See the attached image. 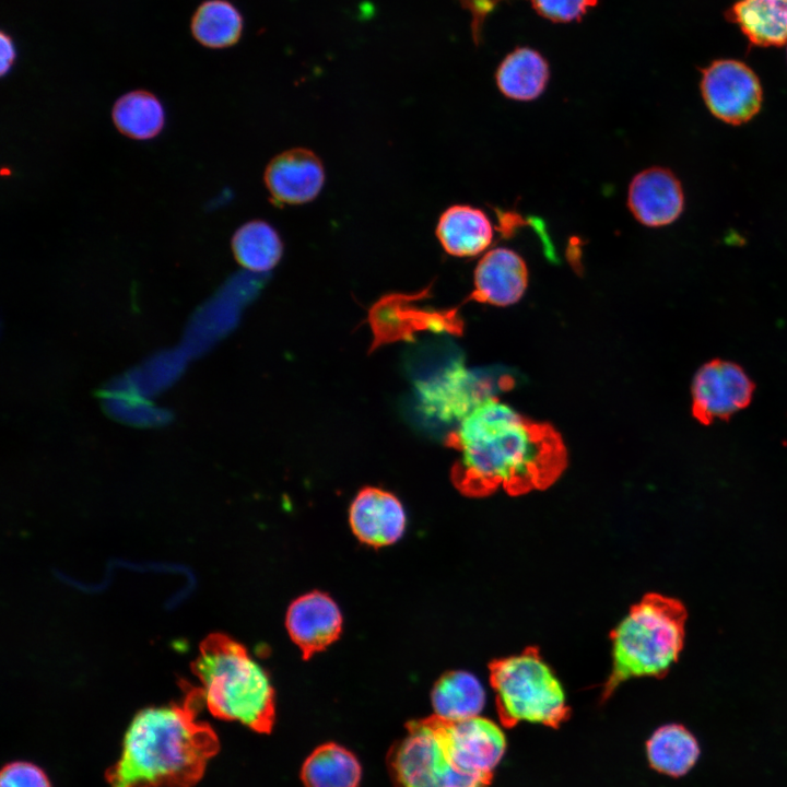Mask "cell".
<instances>
[{"mask_svg": "<svg viewBox=\"0 0 787 787\" xmlns=\"http://www.w3.org/2000/svg\"><path fill=\"white\" fill-rule=\"evenodd\" d=\"M446 443L459 453L453 483L470 497L547 489L567 462L563 441L551 425L527 419L496 397L468 413Z\"/></svg>", "mask_w": 787, "mask_h": 787, "instance_id": "6da1fadb", "label": "cell"}, {"mask_svg": "<svg viewBox=\"0 0 787 787\" xmlns=\"http://www.w3.org/2000/svg\"><path fill=\"white\" fill-rule=\"evenodd\" d=\"M186 691L180 703L134 716L119 760L105 774L109 787H192L201 779L220 743L211 726L197 720L200 689Z\"/></svg>", "mask_w": 787, "mask_h": 787, "instance_id": "7a4b0ae2", "label": "cell"}, {"mask_svg": "<svg viewBox=\"0 0 787 787\" xmlns=\"http://www.w3.org/2000/svg\"><path fill=\"white\" fill-rule=\"evenodd\" d=\"M203 703L216 718L237 720L270 733L275 720L274 690L247 649L222 633L207 636L191 665Z\"/></svg>", "mask_w": 787, "mask_h": 787, "instance_id": "3957f363", "label": "cell"}, {"mask_svg": "<svg viewBox=\"0 0 787 787\" xmlns=\"http://www.w3.org/2000/svg\"><path fill=\"white\" fill-rule=\"evenodd\" d=\"M688 611L672 597L646 594L611 632L612 670L602 700L629 679L665 677L683 649Z\"/></svg>", "mask_w": 787, "mask_h": 787, "instance_id": "277c9868", "label": "cell"}, {"mask_svg": "<svg viewBox=\"0 0 787 787\" xmlns=\"http://www.w3.org/2000/svg\"><path fill=\"white\" fill-rule=\"evenodd\" d=\"M489 670L497 714L505 727L529 721L557 728L568 719L562 685L537 647L493 660Z\"/></svg>", "mask_w": 787, "mask_h": 787, "instance_id": "5b68a950", "label": "cell"}, {"mask_svg": "<svg viewBox=\"0 0 787 787\" xmlns=\"http://www.w3.org/2000/svg\"><path fill=\"white\" fill-rule=\"evenodd\" d=\"M407 735L387 754L393 787H488L492 777L466 770L447 735L446 719L434 715L411 720Z\"/></svg>", "mask_w": 787, "mask_h": 787, "instance_id": "8992f818", "label": "cell"}, {"mask_svg": "<svg viewBox=\"0 0 787 787\" xmlns=\"http://www.w3.org/2000/svg\"><path fill=\"white\" fill-rule=\"evenodd\" d=\"M513 384L508 375L469 369L461 361H450L419 379L415 388L420 409L426 416L443 423H459L482 401Z\"/></svg>", "mask_w": 787, "mask_h": 787, "instance_id": "52a82bcc", "label": "cell"}, {"mask_svg": "<svg viewBox=\"0 0 787 787\" xmlns=\"http://www.w3.org/2000/svg\"><path fill=\"white\" fill-rule=\"evenodd\" d=\"M700 90L709 113L731 126L751 121L762 108L759 77L737 59H717L701 69Z\"/></svg>", "mask_w": 787, "mask_h": 787, "instance_id": "ba28073f", "label": "cell"}, {"mask_svg": "<svg viewBox=\"0 0 787 787\" xmlns=\"http://www.w3.org/2000/svg\"><path fill=\"white\" fill-rule=\"evenodd\" d=\"M754 388L739 364L720 359L706 362L692 380V415L704 425L728 420L750 404Z\"/></svg>", "mask_w": 787, "mask_h": 787, "instance_id": "9c48e42d", "label": "cell"}, {"mask_svg": "<svg viewBox=\"0 0 787 787\" xmlns=\"http://www.w3.org/2000/svg\"><path fill=\"white\" fill-rule=\"evenodd\" d=\"M427 290L418 294H390L379 299L369 312V321L375 334L374 346L380 343L408 338L415 330L434 332L460 330V320L455 309L428 310L418 308L413 303L426 296Z\"/></svg>", "mask_w": 787, "mask_h": 787, "instance_id": "30bf717a", "label": "cell"}, {"mask_svg": "<svg viewBox=\"0 0 787 787\" xmlns=\"http://www.w3.org/2000/svg\"><path fill=\"white\" fill-rule=\"evenodd\" d=\"M626 204L633 218L647 227H663L684 210L681 181L666 167L653 166L637 173L627 189Z\"/></svg>", "mask_w": 787, "mask_h": 787, "instance_id": "8fae6325", "label": "cell"}, {"mask_svg": "<svg viewBox=\"0 0 787 787\" xmlns=\"http://www.w3.org/2000/svg\"><path fill=\"white\" fill-rule=\"evenodd\" d=\"M263 180L274 204L295 205L318 196L325 183V171L314 152L292 149L270 161Z\"/></svg>", "mask_w": 787, "mask_h": 787, "instance_id": "7c38bea8", "label": "cell"}, {"mask_svg": "<svg viewBox=\"0 0 787 787\" xmlns=\"http://www.w3.org/2000/svg\"><path fill=\"white\" fill-rule=\"evenodd\" d=\"M285 624L303 658L309 659L338 639L342 630V615L328 595L312 591L291 603Z\"/></svg>", "mask_w": 787, "mask_h": 787, "instance_id": "4fadbf2b", "label": "cell"}, {"mask_svg": "<svg viewBox=\"0 0 787 787\" xmlns=\"http://www.w3.org/2000/svg\"><path fill=\"white\" fill-rule=\"evenodd\" d=\"M528 281L525 259L510 248L496 247L484 252L475 266L471 298L492 306H510L524 296Z\"/></svg>", "mask_w": 787, "mask_h": 787, "instance_id": "5bb4252c", "label": "cell"}, {"mask_svg": "<svg viewBox=\"0 0 787 787\" xmlns=\"http://www.w3.org/2000/svg\"><path fill=\"white\" fill-rule=\"evenodd\" d=\"M349 519L356 538L375 548L395 543L406 528L400 501L392 493L373 486L357 493L350 506Z\"/></svg>", "mask_w": 787, "mask_h": 787, "instance_id": "9a60e30c", "label": "cell"}, {"mask_svg": "<svg viewBox=\"0 0 787 787\" xmlns=\"http://www.w3.org/2000/svg\"><path fill=\"white\" fill-rule=\"evenodd\" d=\"M446 720L450 745L463 767L474 774L493 776L506 750L502 729L480 716Z\"/></svg>", "mask_w": 787, "mask_h": 787, "instance_id": "2e32d148", "label": "cell"}, {"mask_svg": "<svg viewBox=\"0 0 787 787\" xmlns=\"http://www.w3.org/2000/svg\"><path fill=\"white\" fill-rule=\"evenodd\" d=\"M436 236L448 255L471 258L488 251L494 238V227L483 210L469 204H454L439 216Z\"/></svg>", "mask_w": 787, "mask_h": 787, "instance_id": "e0dca14e", "label": "cell"}, {"mask_svg": "<svg viewBox=\"0 0 787 787\" xmlns=\"http://www.w3.org/2000/svg\"><path fill=\"white\" fill-rule=\"evenodd\" d=\"M753 46L787 44V0H738L726 12Z\"/></svg>", "mask_w": 787, "mask_h": 787, "instance_id": "ac0fdd59", "label": "cell"}, {"mask_svg": "<svg viewBox=\"0 0 787 787\" xmlns=\"http://www.w3.org/2000/svg\"><path fill=\"white\" fill-rule=\"evenodd\" d=\"M550 80L547 59L536 49L517 47L498 64L495 82L507 98L530 102L542 95Z\"/></svg>", "mask_w": 787, "mask_h": 787, "instance_id": "d6986e66", "label": "cell"}, {"mask_svg": "<svg viewBox=\"0 0 787 787\" xmlns=\"http://www.w3.org/2000/svg\"><path fill=\"white\" fill-rule=\"evenodd\" d=\"M649 765L663 775L682 777L697 763L701 748L696 737L681 724H667L646 742Z\"/></svg>", "mask_w": 787, "mask_h": 787, "instance_id": "ffe728a7", "label": "cell"}, {"mask_svg": "<svg viewBox=\"0 0 787 787\" xmlns=\"http://www.w3.org/2000/svg\"><path fill=\"white\" fill-rule=\"evenodd\" d=\"M361 776L362 767L356 756L334 742L317 747L301 771L305 787H359Z\"/></svg>", "mask_w": 787, "mask_h": 787, "instance_id": "44dd1931", "label": "cell"}, {"mask_svg": "<svg viewBox=\"0 0 787 787\" xmlns=\"http://www.w3.org/2000/svg\"><path fill=\"white\" fill-rule=\"evenodd\" d=\"M116 129L133 140H150L163 130L165 108L160 98L146 90H133L116 99L111 109Z\"/></svg>", "mask_w": 787, "mask_h": 787, "instance_id": "7402d4cb", "label": "cell"}, {"mask_svg": "<svg viewBox=\"0 0 787 787\" xmlns=\"http://www.w3.org/2000/svg\"><path fill=\"white\" fill-rule=\"evenodd\" d=\"M435 715L448 720L479 716L485 703L480 681L467 671H450L435 683L432 694Z\"/></svg>", "mask_w": 787, "mask_h": 787, "instance_id": "603a6c76", "label": "cell"}, {"mask_svg": "<svg viewBox=\"0 0 787 787\" xmlns=\"http://www.w3.org/2000/svg\"><path fill=\"white\" fill-rule=\"evenodd\" d=\"M244 19L228 0H205L191 16L190 31L203 47L223 49L234 46L242 37Z\"/></svg>", "mask_w": 787, "mask_h": 787, "instance_id": "cb8c5ba5", "label": "cell"}, {"mask_svg": "<svg viewBox=\"0 0 787 787\" xmlns=\"http://www.w3.org/2000/svg\"><path fill=\"white\" fill-rule=\"evenodd\" d=\"M232 251L246 270L267 272L273 269L283 254L278 232L267 222L254 220L242 225L233 235Z\"/></svg>", "mask_w": 787, "mask_h": 787, "instance_id": "d4e9b609", "label": "cell"}, {"mask_svg": "<svg viewBox=\"0 0 787 787\" xmlns=\"http://www.w3.org/2000/svg\"><path fill=\"white\" fill-rule=\"evenodd\" d=\"M185 365V352L167 351L149 359L113 385L150 398L172 385Z\"/></svg>", "mask_w": 787, "mask_h": 787, "instance_id": "484cf974", "label": "cell"}, {"mask_svg": "<svg viewBox=\"0 0 787 787\" xmlns=\"http://www.w3.org/2000/svg\"><path fill=\"white\" fill-rule=\"evenodd\" d=\"M105 407L116 419L133 425H157L168 419L165 410L137 393L111 385L105 393Z\"/></svg>", "mask_w": 787, "mask_h": 787, "instance_id": "4316f807", "label": "cell"}, {"mask_svg": "<svg viewBox=\"0 0 787 787\" xmlns=\"http://www.w3.org/2000/svg\"><path fill=\"white\" fill-rule=\"evenodd\" d=\"M532 9L553 23L579 22L599 0H530Z\"/></svg>", "mask_w": 787, "mask_h": 787, "instance_id": "83f0119b", "label": "cell"}, {"mask_svg": "<svg viewBox=\"0 0 787 787\" xmlns=\"http://www.w3.org/2000/svg\"><path fill=\"white\" fill-rule=\"evenodd\" d=\"M0 787H50V784L38 766L28 762H12L1 771Z\"/></svg>", "mask_w": 787, "mask_h": 787, "instance_id": "f1b7e54d", "label": "cell"}, {"mask_svg": "<svg viewBox=\"0 0 787 787\" xmlns=\"http://www.w3.org/2000/svg\"><path fill=\"white\" fill-rule=\"evenodd\" d=\"M462 8L469 10L473 16L472 30L473 38L478 44V37L480 33V25L485 19L486 14L498 3L501 0H458Z\"/></svg>", "mask_w": 787, "mask_h": 787, "instance_id": "f546056e", "label": "cell"}, {"mask_svg": "<svg viewBox=\"0 0 787 787\" xmlns=\"http://www.w3.org/2000/svg\"><path fill=\"white\" fill-rule=\"evenodd\" d=\"M0 49H1V75L4 77L10 72L16 60V47L13 38L10 34L1 32L0 35Z\"/></svg>", "mask_w": 787, "mask_h": 787, "instance_id": "4dcf8cb0", "label": "cell"}]
</instances>
